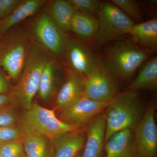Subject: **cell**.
Masks as SVG:
<instances>
[{
  "mask_svg": "<svg viewBox=\"0 0 157 157\" xmlns=\"http://www.w3.org/2000/svg\"><path fill=\"white\" fill-rule=\"evenodd\" d=\"M145 109L136 91L117 93L104 110L106 126L105 143L111 136L125 129L134 131Z\"/></svg>",
  "mask_w": 157,
  "mask_h": 157,
  "instance_id": "cell-1",
  "label": "cell"
},
{
  "mask_svg": "<svg viewBox=\"0 0 157 157\" xmlns=\"http://www.w3.org/2000/svg\"><path fill=\"white\" fill-rule=\"evenodd\" d=\"M50 58L48 52L34 39L22 73L9 94L11 103L25 110L31 108L38 93L41 75Z\"/></svg>",
  "mask_w": 157,
  "mask_h": 157,
  "instance_id": "cell-2",
  "label": "cell"
},
{
  "mask_svg": "<svg viewBox=\"0 0 157 157\" xmlns=\"http://www.w3.org/2000/svg\"><path fill=\"white\" fill-rule=\"evenodd\" d=\"M28 28L17 25L0 37V68L13 81L18 80L33 41Z\"/></svg>",
  "mask_w": 157,
  "mask_h": 157,
  "instance_id": "cell-3",
  "label": "cell"
},
{
  "mask_svg": "<svg viewBox=\"0 0 157 157\" xmlns=\"http://www.w3.org/2000/svg\"><path fill=\"white\" fill-rule=\"evenodd\" d=\"M150 56L149 52L132 41H119L107 48L104 64L115 81L121 82L132 78Z\"/></svg>",
  "mask_w": 157,
  "mask_h": 157,
  "instance_id": "cell-4",
  "label": "cell"
},
{
  "mask_svg": "<svg viewBox=\"0 0 157 157\" xmlns=\"http://www.w3.org/2000/svg\"><path fill=\"white\" fill-rule=\"evenodd\" d=\"M17 128L23 134L36 133L52 138L65 132L81 129L82 127L70 125L58 118L52 110L33 103L31 108L25 110L17 118Z\"/></svg>",
  "mask_w": 157,
  "mask_h": 157,
  "instance_id": "cell-5",
  "label": "cell"
},
{
  "mask_svg": "<svg viewBox=\"0 0 157 157\" xmlns=\"http://www.w3.org/2000/svg\"><path fill=\"white\" fill-rule=\"evenodd\" d=\"M99 27L93 38L96 45H103L128 34L135 23L112 2H100L98 12Z\"/></svg>",
  "mask_w": 157,
  "mask_h": 157,
  "instance_id": "cell-6",
  "label": "cell"
},
{
  "mask_svg": "<svg viewBox=\"0 0 157 157\" xmlns=\"http://www.w3.org/2000/svg\"><path fill=\"white\" fill-rule=\"evenodd\" d=\"M117 94L116 82L100 60L95 69L85 76L83 97L97 102L108 103Z\"/></svg>",
  "mask_w": 157,
  "mask_h": 157,
  "instance_id": "cell-7",
  "label": "cell"
},
{
  "mask_svg": "<svg viewBox=\"0 0 157 157\" xmlns=\"http://www.w3.org/2000/svg\"><path fill=\"white\" fill-rule=\"evenodd\" d=\"M155 111V107L151 102L134 130V144L137 157H156L157 128Z\"/></svg>",
  "mask_w": 157,
  "mask_h": 157,
  "instance_id": "cell-8",
  "label": "cell"
},
{
  "mask_svg": "<svg viewBox=\"0 0 157 157\" xmlns=\"http://www.w3.org/2000/svg\"><path fill=\"white\" fill-rule=\"evenodd\" d=\"M64 58L67 69L84 76L95 69L100 61L90 48L81 41L63 33Z\"/></svg>",
  "mask_w": 157,
  "mask_h": 157,
  "instance_id": "cell-9",
  "label": "cell"
},
{
  "mask_svg": "<svg viewBox=\"0 0 157 157\" xmlns=\"http://www.w3.org/2000/svg\"><path fill=\"white\" fill-rule=\"evenodd\" d=\"M35 39L48 52L59 58L63 57L65 44L63 33L47 12L42 13L34 24Z\"/></svg>",
  "mask_w": 157,
  "mask_h": 157,
  "instance_id": "cell-10",
  "label": "cell"
},
{
  "mask_svg": "<svg viewBox=\"0 0 157 157\" xmlns=\"http://www.w3.org/2000/svg\"><path fill=\"white\" fill-rule=\"evenodd\" d=\"M109 102L101 103L82 97L60 110L57 117L67 124L82 127L103 112Z\"/></svg>",
  "mask_w": 157,
  "mask_h": 157,
  "instance_id": "cell-11",
  "label": "cell"
},
{
  "mask_svg": "<svg viewBox=\"0 0 157 157\" xmlns=\"http://www.w3.org/2000/svg\"><path fill=\"white\" fill-rule=\"evenodd\" d=\"M106 122L104 111L86 124V140L81 157H101L105 144Z\"/></svg>",
  "mask_w": 157,
  "mask_h": 157,
  "instance_id": "cell-12",
  "label": "cell"
},
{
  "mask_svg": "<svg viewBox=\"0 0 157 157\" xmlns=\"http://www.w3.org/2000/svg\"><path fill=\"white\" fill-rule=\"evenodd\" d=\"M85 129L65 132L50 140L55 150L54 157H75L84 147L86 140Z\"/></svg>",
  "mask_w": 157,
  "mask_h": 157,
  "instance_id": "cell-13",
  "label": "cell"
},
{
  "mask_svg": "<svg viewBox=\"0 0 157 157\" xmlns=\"http://www.w3.org/2000/svg\"><path fill=\"white\" fill-rule=\"evenodd\" d=\"M66 72L56 98V107L59 110L83 97L85 76L67 68Z\"/></svg>",
  "mask_w": 157,
  "mask_h": 157,
  "instance_id": "cell-14",
  "label": "cell"
},
{
  "mask_svg": "<svg viewBox=\"0 0 157 157\" xmlns=\"http://www.w3.org/2000/svg\"><path fill=\"white\" fill-rule=\"evenodd\" d=\"M105 157H137L134 144V131L125 129L117 132L104 144Z\"/></svg>",
  "mask_w": 157,
  "mask_h": 157,
  "instance_id": "cell-15",
  "label": "cell"
},
{
  "mask_svg": "<svg viewBox=\"0 0 157 157\" xmlns=\"http://www.w3.org/2000/svg\"><path fill=\"white\" fill-rule=\"evenodd\" d=\"M128 34L132 36V42L144 50L149 52L157 50L156 18L137 24H135Z\"/></svg>",
  "mask_w": 157,
  "mask_h": 157,
  "instance_id": "cell-16",
  "label": "cell"
},
{
  "mask_svg": "<svg viewBox=\"0 0 157 157\" xmlns=\"http://www.w3.org/2000/svg\"><path fill=\"white\" fill-rule=\"evenodd\" d=\"M62 72L60 63L51 57L41 75L37 93L42 101H48L53 95Z\"/></svg>",
  "mask_w": 157,
  "mask_h": 157,
  "instance_id": "cell-17",
  "label": "cell"
},
{
  "mask_svg": "<svg viewBox=\"0 0 157 157\" xmlns=\"http://www.w3.org/2000/svg\"><path fill=\"white\" fill-rule=\"evenodd\" d=\"M45 2L44 0H23L12 13L0 20V37L23 21L35 15L42 8Z\"/></svg>",
  "mask_w": 157,
  "mask_h": 157,
  "instance_id": "cell-18",
  "label": "cell"
},
{
  "mask_svg": "<svg viewBox=\"0 0 157 157\" xmlns=\"http://www.w3.org/2000/svg\"><path fill=\"white\" fill-rule=\"evenodd\" d=\"M27 157H54L55 150L50 138L36 133L23 134L21 137Z\"/></svg>",
  "mask_w": 157,
  "mask_h": 157,
  "instance_id": "cell-19",
  "label": "cell"
},
{
  "mask_svg": "<svg viewBox=\"0 0 157 157\" xmlns=\"http://www.w3.org/2000/svg\"><path fill=\"white\" fill-rule=\"evenodd\" d=\"M98 27V17L76 9L71 20L70 31L80 39L90 40L95 36Z\"/></svg>",
  "mask_w": 157,
  "mask_h": 157,
  "instance_id": "cell-20",
  "label": "cell"
},
{
  "mask_svg": "<svg viewBox=\"0 0 157 157\" xmlns=\"http://www.w3.org/2000/svg\"><path fill=\"white\" fill-rule=\"evenodd\" d=\"M157 87V57L155 56L145 62L137 77L127 87V90H155Z\"/></svg>",
  "mask_w": 157,
  "mask_h": 157,
  "instance_id": "cell-21",
  "label": "cell"
},
{
  "mask_svg": "<svg viewBox=\"0 0 157 157\" xmlns=\"http://www.w3.org/2000/svg\"><path fill=\"white\" fill-rule=\"evenodd\" d=\"M76 8L68 1L54 0L49 5V15L61 32H70V23Z\"/></svg>",
  "mask_w": 157,
  "mask_h": 157,
  "instance_id": "cell-22",
  "label": "cell"
},
{
  "mask_svg": "<svg viewBox=\"0 0 157 157\" xmlns=\"http://www.w3.org/2000/svg\"><path fill=\"white\" fill-rule=\"evenodd\" d=\"M113 4L117 6L132 21H141L142 15L138 3L134 0H112ZM134 22V21H133Z\"/></svg>",
  "mask_w": 157,
  "mask_h": 157,
  "instance_id": "cell-23",
  "label": "cell"
},
{
  "mask_svg": "<svg viewBox=\"0 0 157 157\" xmlns=\"http://www.w3.org/2000/svg\"><path fill=\"white\" fill-rule=\"evenodd\" d=\"M0 157H27L21 138L0 143Z\"/></svg>",
  "mask_w": 157,
  "mask_h": 157,
  "instance_id": "cell-24",
  "label": "cell"
},
{
  "mask_svg": "<svg viewBox=\"0 0 157 157\" xmlns=\"http://www.w3.org/2000/svg\"><path fill=\"white\" fill-rule=\"evenodd\" d=\"M77 10L95 15L98 14L101 2L97 0H68Z\"/></svg>",
  "mask_w": 157,
  "mask_h": 157,
  "instance_id": "cell-25",
  "label": "cell"
},
{
  "mask_svg": "<svg viewBox=\"0 0 157 157\" xmlns=\"http://www.w3.org/2000/svg\"><path fill=\"white\" fill-rule=\"evenodd\" d=\"M23 135L15 125L0 127V143L19 139Z\"/></svg>",
  "mask_w": 157,
  "mask_h": 157,
  "instance_id": "cell-26",
  "label": "cell"
},
{
  "mask_svg": "<svg viewBox=\"0 0 157 157\" xmlns=\"http://www.w3.org/2000/svg\"><path fill=\"white\" fill-rule=\"evenodd\" d=\"M17 118L14 110L9 107L0 110V127L15 125Z\"/></svg>",
  "mask_w": 157,
  "mask_h": 157,
  "instance_id": "cell-27",
  "label": "cell"
},
{
  "mask_svg": "<svg viewBox=\"0 0 157 157\" xmlns=\"http://www.w3.org/2000/svg\"><path fill=\"white\" fill-rule=\"evenodd\" d=\"M23 0H2L0 20L8 17L22 3Z\"/></svg>",
  "mask_w": 157,
  "mask_h": 157,
  "instance_id": "cell-28",
  "label": "cell"
},
{
  "mask_svg": "<svg viewBox=\"0 0 157 157\" xmlns=\"http://www.w3.org/2000/svg\"><path fill=\"white\" fill-rule=\"evenodd\" d=\"M12 88L9 79L0 68V95H9Z\"/></svg>",
  "mask_w": 157,
  "mask_h": 157,
  "instance_id": "cell-29",
  "label": "cell"
},
{
  "mask_svg": "<svg viewBox=\"0 0 157 157\" xmlns=\"http://www.w3.org/2000/svg\"><path fill=\"white\" fill-rule=\"evenodd\" d=\"M11 104L9 95H0V110L8 108Z\"/></svg>",
  "mask_w": 157,
  "mask_h": 157,
  "instance_id": "cell-30",
  "label": "cell"
},
{
  "mask_svg": "<svg viewBox=\"0 0 157 157\" xmlns=\"http://www.w3.org/2000/svg\"><path fill=\"white\" fill-rule=\"evenodd\" d=\"M81 155L82 153H79V154L77 155V156H76L75 157H81Z\"/></svg>",
  "mask_w": 157,
  "mask_h": 157,
  "instance_id": "cell-31",
  "label": "cell"
},
{
  "mask_svg": "<svg viewBox=\"0 0 157 157\" xmlns=\"http://www.w3.org/2000/svg\"><path fill=\"white\" fill-rule=\"evenodd\" d=\"M2 0H0V11H1V7H2Z\"/></svg>",
  "mask_w": 157,
  "mask_h": 157,
  "instance_id": "cell-32",
  "label": "cell"
}]
</instances>
